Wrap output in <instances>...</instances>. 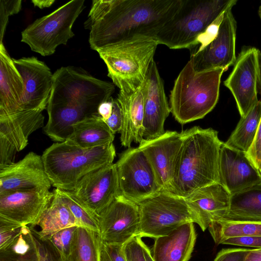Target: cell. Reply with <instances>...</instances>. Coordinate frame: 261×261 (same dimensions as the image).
<instances>
[{
  "label": "cell",
  "mask_w": 261,
  "mask_h": 261,
  "mask_svg": "<svg viewBox=\"0 0 261 261\" xmlns=\"http://www.w3.org/2000/svg\"><path fill=\"white\" fill-rule=\"evenodd\" d=\"M21 2V0L0 1V44L3 43V40L9 16L20 11Z\"/></svg>",
  "instance_id": "37"
},
{
  "label": "cell",
  "mask_w": 261,
  "mask_h": 261,
  "mask_svg": "<svg viewBox=\"0 0 261 261\" xmlns=\"http://www.w3.org/2000/svg\"><path fill=\"white\" fill-rule=\"evenodd\" d=\"M13 60L24 84L20 111L42 112L46 109L53 83L50 69L35 57Z\"/></svg>",
  "instance_id": "16"
},
{
  "label": "cell",
  "mask_w": 261,
  "mask_h": 261,
  "mask_svg": "<svg viewBox=\"0 0 261 261\" xmlns=\"http://www.w3.org/2000/svg\"><path fill=\"white\" fill-rule=\"evenodd\" d=\"M235 5H231L224 11L215 38L201 51L191 55L190 60L196 71L217 68L226 71L234 64L237 22L232 8Z\"/></svg>",
  "instance_id": "14"
},
{
  "label": "cell",
  "mask_w": 261,
  "mask_h": 261,
  "mask_svg": "<svg viewBox=\"0 0 261 261\" xmlns=\"http://www.w3.org/2000/svg\"><path fill=\"white\" fill-rule=\"evenodd\" d=\"M246 153L256 167L259 170L261 167V119L254 141Z\"/></svg>",
  "instance_id": "42"
},
{
  "label": "cell",
  "mask_w": 261,
  "mask_h": 261,
  "mask_svg": "<svg viewBox=\"0 0 261 261\" xmlns=\"http://www.w3.org/2000/svg\"><path fill=\"white\" fill-rule=\"evenodd\" d=\"M63 202L69 208L75 218L78 226L99 233L97 220L93 217L75 199L70 191L56 188Z\"/></svg>",
  "instance_id": "33"
},
{
  "label": "cell",
  "mask_w": 261,
  "mask_h": 261,
  "mask_svg": "<svg viewBox=\"0 0 261 261\" xmlns=\"http://www.w3.org/2000/svg\"><path fill=\"white\" fill-rule=\"evenodd\" d=\"M123 250L126 261H154L150 249L139 236L124 244Z\"/></svg>",
  "instance_id": "34"
},
{
  "label": "cell",
  "mask_w": 261,
  "mask_h": 261,
  "mask_svg": "<svg viewBox=\"0 0 261 261\" xmlns=\"http://www.w3.org/2000/svg\"><path fill=\"white\" fill-rule=\"evenodd\" d=\"M51 186L42 157L34 152H30L18 162L0 168V194L49 190Z\"/></svg>",
  "instance_id": "17"
},
{
  "label": "cell",
  "mask_w": 261,
  "mask_h": 261,
  "mask_svg": "<svg viewBox=\"0 0 261 261\" xmlns=\"http://www.w3.org/2000/svg\"><path fill=\"white\" fill-rule=\"evenodd\" d=\"M260 119L261 100H259L245 116L241 117L225 144L230 148L247 153L254 141Z\"/></svg>",
  "instance_id": "30"
},
{
  "label": "cell",
  "mask_w": 261,
  "mask_h": 261,
  "mask_svg": "<svg viewBox=\"0 0 261 261\" xmlns=\"http://www.w3.org/2000/svg\"><path fill=\"white\" fill-rule=\"evenodd\" d=\"M100 261H126L123 245L102 243Z\"/></svg>",
  "instance_id": "40"
},
{
  "label": "cell",
  "mask_w": 261,
  "mask_h": 261,
  "mask_svg": "<svg viewBox=\"0 0 261 261\" xmlns=\"http://www.w3.org/2000/svg\"><path fill=\"white\" fill-rule=\"evenodd\" d=\"M53 193L50 204L39 220L29 226L33 233L40 240H46L64 228L79 226L72 213L63 202L56 189Z\"/></svg>",
  "instance_id": "27"
},
{
  "label": "cell",
  "mask_w": 261,
  "mask_h": 261,
  "mask_svg": "<svg viewBox=\"0 0 261 261\" xmlns=\"http://www.w3.org/2000/svg\"><path fill=\"white\" fill-rule=\"evenodd\" d=\"M0 261H39L37 249L26 254H0Z\"/></svg>",
  "instance_id": "45"
},
{
  "label": "cell",
  "mask_w": 261,
  "mask_h": 261,
  "mask_svg": "<svg viewBox=\"0 0 261 261\" xmlns=\"http://www.w3.org/2000/svg\"><path fill=\"white\" fill-rule=\"evenodd\" d=\"M84 3L71 1L36 19L21 32V41L43 56L54 54L58 46L66 45L74 36L72 28L85 8Z\"/></svg>",
  "instance_id": "8"
},
{
  "label": "cell",
  "mask_w": 261,
  "mask_h": 261,
  "mask_svg": "<svg viewBox=\"0 0 261 261\" xmlns=\"http://www.w3.org/2000/svg\"><path fill=\"white\" fill-rule=\"evenodd\" d=\"M182 0H94L84 23L89 42L98 50L138 35L155 38Z\"/></svg>",
  "instance_id": "1"
},
{
  "label": "cell",
  "mask_w": 261,
  "mask_h": 261,
  "mask_svg": "<svg viewBox=\"0 0 261 261\" xmlns=\"http://www.w3.org/2000/svg\"><path fill=\"white\" fill-rule=\"evenodd\" d=\"M230 194L219 182L201 188L185 199L196 215L202 231L213 221L224 218L230 204Z\"/></svg>",
  "instance_id": "22"
},
{
  "label": "cell",
  "mask_w": 261,
  "mask_h": 261,
  "mask_svg": "<svg viewBox=\"0 0 261 261\" xmlns=\"http://www.w3.org/2000/svg\"><path fill=\"white\" fill-rule=\"evenodd\" d=\"M115 156L113 143L84 148L68 140L53 143L41 155L51 185L69 191L88 173L113 163Z\"/></svg>",
  "instance_id": "3"
},
{
  "label": "cell",
  "mask_w": 261,
  "mask_h": 261,
  "mask_svg": "<svg viewBox=\"0 0 261 261\" xmlns=\"http://www.w3.org/2000/svg\"><path fill=\"white\" fill-rule=\"evenodd\" d=\"M97 222L103 242L123 245L138 236V204L119 195L98 216Z\"/></svg>",
  "instance_id": "15"
},
{
  "label": "cell",
  "mask_w": 261,
  "mask_h": 261,
  "mask_svg": "<svg viewBox=\"0 0 261 261\" xmlns=\"http://www.w3.org/2000/svg\"><path fill=\"white\" fill-rule=\"evenodd\" d=\"M114 91L113 83L94 77L77 67H62L53 73L48 103L66 104L92 116L98 114L99 105L109 100Z\"/></svg>",
  "instance_id": "7"
},
{
  "label": "cell",
  "mask_w": 261,
  "mask_h": 261,
  "mask_svg": "<svg viewBox=\"0 0 261 261\" xmlns=\"http://www.w3.org/2000/svg\"><path fill=\"white\" fill-rule=\"evenodd\" d=\"M259 171H260V173H261V167H260V168L259 169Z\"/></svg>",
  "instance_id": "50"
},
{
  "label": "cell",
  "mask_w": 261,
  "mask_h": 261,
  "mask_svg": "<svg viewBox=\"0 0 261 261\" xmlns=\"http://www.w3.org/2000/svg\"><path fill=\"white\" fill-rule=\"evenodd\" d=\"M158 45L155 38L138 35L97 51L120 93L131 95L144 83Z\"/></svg>",
  "instance_id": "5"
},
{
  "label": "cell",
  "mask_w": 261,
  "mask_h": 261,
  "mask_svg": "<svg viewBox=\"0 0 261 261\" xmlns=\"http://www.w3.org/2000/svg\"><path fill=\"white\" fill-rule=\"evenodd\" d=\"M70 192L97 220L101 212L120 195L115 163L88 173L79 181Z\"/></svg>",
  "instance_id": "12"
},
{
  "label": "cell",
  "mask_w": 261,
  "mask_h": 261,
  "mask_svg": "<svg viewBox=\"0 0 261 261\" xmlns=\"http://www.w3.org/2000/svg\"><path fill=\"white\" fill-rule=\"evenodd\" d=\"M219 182L230 194L261 183V173L246 152L222 143L219 156Z\"/></svg>",
  "instance_id": "20"
},
{
  "label": "cell",
  "mask_w": 261,
  "mask_h": 261,
  "mask_svg": "<svg viewBox=\"0 0 261 261\" xmlns=\"http://www.w3.org/2000/svg\"><path fill=\"white\" fill-rule=\"evenodd\" d=\"M77 227L71 226L64 228L46 239L61 255L67 259H70L72 245Z\"/></svg>",
  "instance_id": "35"
},
{
  "label": "cell",
  "mask_w": 261,
  "mask_h": 261,
  "mask_svg": "<svg viewBox=\"0 0 261 261\" xmlns=\"http://www.w3.org/2000/svg\"><path fill=\"white\" fill-rule=\"evenodd\" d=\"M224 85L236 100L241 117L245 116L261 96V53L254 47H244Z\"/></svg>",
  "instance_id": "11"
},
{
  "label": "cell",
  "mask_w": 261,
  "mask_h": 261,
  "mask_svg": "<svg viewBox=\"0 0 261 261\" xmlns=\"http://www.w3.org/2000/svg\"><path fill=\"white\" fill-rule=\"evenodd\" d=\"M225 70L217 68L196 71L187 62L175 80L169 105L174 119L183 125L204 117L216 106L221 79Z\"/></svg>",
  "instance_id": "4"
},
{
  "label": "cell",
  "mask_w": 261,
  "mask_h": 261,
  "mask_svg": "<svg viewBox=\"0 0 261 261\" xmlns=\"http://www.w3.org/2000/svg\"><path fill=\"white\" fill-rule=\"evenodd\" d=\"M194 223L184 224L167 235L155 239L154 261H188L196 240Z\"/></svg>",
  "instance_id": "23"
},
{
  "label": "cell",
  "mask_w": 261,
  "mask_h": 261,
  "mask_svg": "<svg viewBox=\"0 0 261 261\" xmlns=\"http://www.w3.org/2000/svg\"><path fill=\"white\" fill-rule=\"evenodd\" d=\"M144 139L157 138L165 131L164 123L171 113L164 83L153 60L144 82Z\"/></svg>",
  "instance_id": "19"
},
{
  "label": "cell",
  "mask_w": 261,
  "mask_h": 261,
  "mask_svg": "<svg viewBox=\"0 0 261 261\" xmlns=\"http://www.w3.org/2000/svg\"><path fill=\"white\" fill-rule=\"evenodd\" d=\"M39 261H72L63 257L46 240H40L34 234Z\"/></svg>",
  "instance_id": "38"
},
{
  "label": "cell",
  "mask_w": 261,
  "mask_h": 261,
  "mask_svg": "<svg viewBox=\"0 0 261 261\" xmlns=\"http://www.w3.org/2000/svg\"><path fill=\"white\" fill-rule=\"evenodd\" d=\"M102 240L99 232L77 226L71 248L72 261H100Z\"/></svg>",
  "instance_id": "32"
},
{
  "label": "cell",
  "mask_w": 261,
  "mask_h": 261,
  "mask_svg": "<svg viewBox=\"0 0 261 261\" xmlns=\"http://www.w3.org/2000/svg\"><path fill=\"white\" fill-rule=\"evenodd\" d=\"M24 226L0 217V250L5 249L12 243L21 233Z\"/></svg>",
  "instance_id": "36"
},
{
  "label": "cell",
  "mask_w": 261,
  "mask_h": 261,
  "mask_svg": "<svg viewBox=\"0 0 261 261\" xmlns=\"http://www.w3.org/2000/svg\"><path fill=\"white\" fill-rule=\"evenodd\" d=\"M182 132L183 142L168 191L186 198L201 188L219 182L222 142L212 128L195 126Z\"/></svg>",
  "instance_id": "2"
},
{
  "label": "cell",
  "mask_w": 261,
  "mask_h": 261,
  "mask_svg": "<svg viewBox=\"0 0 261 261\" xmlns=\"http://www.w3.org/2000/svg\"><path fill=\"white\" fill-rule=\"evenodd\" d=\"M55 2V0H33L32 3L33 5L39 8L43 9L51 6Z\"/></svg>",
  "instance_id": "48"
},
{
  "label": "cell",
  "mask_w": 261,
  "mask_h": 261,
  "mask_svg": "<svg viewBox=\"0 0 261 261\" xmlns=\"http://www.w3.org/2000/svg\"><path fill=\"white\" fill-rule=\"evenodd\" d=\"M182 142V132L167 130L157 138L144 139L139 144L153 167L162 191H168L170 188Z\"/></svg>",
  "instance_id": "18"
},
{
  "label": "cell",
  "mask_w": 261,
  "mask_h": 261,
  "mask_svg": "<svg viewBox=\"0 0 261 261\" xmlns=\"http://www.w3.org/2000/svg\"><path fill=\"white\" fill-rule=\"evenodd\" d=\"M244 261H261V248L249 249Z\"/></svg>",
  "instance_id": "47"
},
{
  "label": "cell",
  "mask_w": 261,
  "mask_h": 261,
  "mask_svg": "<svg viewBox=\"0 0 261 261\" xmlns=\"http://www.w3.org/2000/svg\"><path fill=\"white\" fill-rule=\"evenodd\" d=\"M24 93L22 78L3 43L0 44V115L20 111Z\"/></svg>",
  "instance_id": "24"
},
{
  "label": "cell",
  "mask_w": 261,
  "mask_h": 261,
  "mask_svg": "<svg viewBox=\"0 0 261 261\" xmlns=\"http://www.w3.org/2000/svg\"><path fill=\"white\" fill-rule=\"evenodd\" d=\"M105 122L113 134L120 132L122 125V114L117 98H114L112 114L110 118Z\"/></svg>",
  "instance_id": "43"
},
{
  "label": "cell",
  "mask_w": 261,
  "mask_h": 261,
  "mask_svg": "<svg viewBox=\"0 0 261 261\" xmlns=\"http://www.w3.org/2000/svg\"><path fill=\"white\" fill-rule=\"evenodd\" d=\"M120 195L137 204L160 193L155 172L138 146L122 152L115 163Z\"/></svg>",
  "instance_id": "10"
},
{
  "label": "cell",
  "mask_w": 261,
  "mask_h": 261,
  "mask_svg": "<svg viewBox=\"0 0 261 261\" xmlns=\"http://www.w3.org/2000/svg\"><path fill=\"white\" fill-rule=\"evenodd\" d=\"M236 0H182L181 6L155 36L170 49L194 48L197 37Z\"/></svg>",
  "instance_id": "6"
},
{
  "label": "cell",
  "mask_w": 261,
  "mask_h": 261,
  "mask_svg": "<svg viewBox=\"0 0 261 261\" xmlns=\"http://www.w3.org/2000/svg\"><path fill=\"white\" fill-rule=\"evenodd\" d=\"M246 248H225L217 254L214 261H244L249 251Z\"/></svg>",
  "instance_id": "41"
},
{
  "label": "cell",
  "mask_w": 261,
  "mask_h": 261,
  "mask_svg": "<svg viewBox=\"0 0 261 261\" xmlns=\"http://www.w3.org/2000/svg\"><path fill=\"white\" fill-rule=\"evenodd\" d=\"M116 98L122 114L121 144L129 148L133 142L139 144L144 139V83L132 94L125 95L119 92Z\"/></svg>",
  "instance_id": "25"
},
{
  "label": "cell",
  "mask_w": 261,
  "mask_h": 261,
  "mask_svg": "<svg viewBox=\"0 0 261 261\" xmlns=\"http://www.w3.org/2000/svg\"><path fill=\"white\" fill-rule=\"evenodd\" d=\"M38 111H19L0 115V168L15 163L16 154L28 144L29 136L44 125Z\"/></svg>",
  "instance_id": "13"
},
{
  "label": "cell",
  "mask_w": 261,
  "mask_h": 261,
  "mask_svg": "<svg viewBox=\"0 0 261 261\" xmlns=\"http://www.w3.org/2000/svg\"><path fill=\"white\" fill-rule=\"evenodd\" d=\"M258 14H259V16L260 19H261V5L260 6V7L259 8Z\"/></svg>",
  "instance_id": "49"
},
{
  "label": "cell",
  "mask_w": 261,
  "mask_h": 261,
  "mask_svg": "<svg viewBox=\"0 0 261 261\" xmlns=\"http://www.w3.org/2000/svg\"><path fill=\"white\" fill-rule=\"evenodd\" d=\"M221 244L261 248V236L229 238L224 240Z\"/></svg>",
  "instance_id": "44"
},
{
  "label": "cell",
  "mask_w": 261,
  "mask_h": 261,
  "mask_svg": "<svg viewBox=\"0 0 261 261\" xmlns=\"http://www.w3.org/2000/svg\"><path fill=\"white\" fill-rule=\"evenodd\" d=\"M72 128L73 132L66 140L82 148L106 146L114 140L115 134L98 114L85 118Z\"/></svg>",
  "instance_id": "28"
},
{
  "label": "cell",
  "mask_w": 261,
  "mask_h": 261,
  "mask_svg": "<svg viewBox=\"0 0 261 261\" xmlns=\"http://www.w3.org/2000/svg\"><path fill=\"white\" fill-rule=\"evenodd\" d=\"M53 196V192L47 190L0 194V217L30 226L39 220Z\"/></svg>",
  "instance_id": "21"
},
{
  "label": "cell",
  "mask_w": 261,
  "mask_h": 261,
  "mask_svg": "<svg viewBox=\"0 0 261 261\" xmlns=\"http://www.w3.org/2000/svg\"><path fill=\"white\" fill-rule=\"evenodd\" d=\"M46 110L48 120L43 131L57 142L66 141L73 132V125L91 116L80 109L63 103L48 102Z\"/></svg>",
  "instance_id": "26"
},
{
  "label": "cell",
  "mask_w": 261,
  "mask_h": 261,
  "mask_svg": "<svg viewBox=\"0 0 261 261\" xmlns=\"http://www.w3.org/2000/svg\"><path fill=\"white\" fill-rule=\"evenodd\" d=\"M224 12L209 25L203 33L197 37L195 42L194 47H196L199 44H200V45L198 47V49H196L195 51L192 53L191 55L201 51L215 38L217 35Z\"/></svg>",
  "instance_id": "39"
},
{
  "label": "cell",
  "mask_w": 261,
  "mask_h": 261,
  "mask_svg": "<svg viewBox=\"0 0 261 261\" xmlns=\"http://www.w3.org/2000/svg\"><path fill=\"white\" fill-rule=\"evenodd\" d=\"M113 99L112 97L109 100L101 102L98 107L97 113L104 121L108 120L112 114Z\"/></svg>",
  "instance_id": "46"
},
{
  "label": "cell",
  "mask_w": 261,
  "mask_h": 261,
  "mask_svg": "<svg viewBox=\"0 0 261 261\" xmlns=\"http://www.w3.org/2000/svg\"><path fill=\"white\" fill-rule=\"evenodd\" d=\"M207 229L217 245L229 238L261 236L260 222L221 219L212 222Z\"/></svg>",
  "instance_id": "31"
},
{
  "label": "cell",
  "mask_w": 261,
  "mask_h": 261,
  "mask_svg": "<svg viewBox=\"0 0 261 261\" xmlns=\"http://www.w3.org/2000/svg\"><path fill=\"white\" fill-rule=\"evenodd\" d=\"M138 236L156 239L187 223H198L186 199L166 190L138 204Z\"/></svg>",
  "instance_id": "9"
},
{
  "label": "cell",
  "mask_w": 261,
  "mask_h": 261,
  "mask_svg": "<svg viewBox=\"0 0 261 261\" xmlns=\"http://www.w3.org/2000/svg\"><path fill=\"white\" fill-rule=\"evenodd\" d=\"M225 219L261 222V183L230 195Z\"/></svg>",
  "instance_id": "29"
}]
</instances>
